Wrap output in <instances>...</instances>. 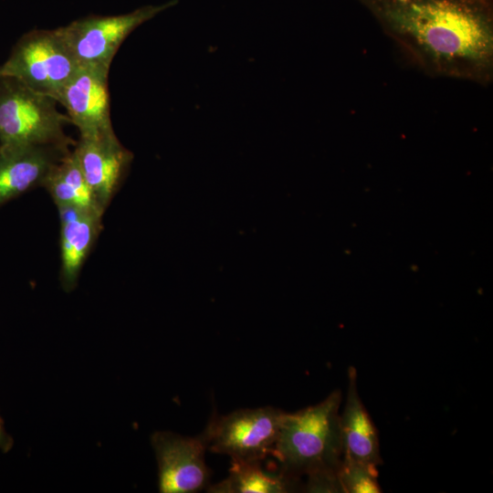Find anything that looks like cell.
Masks as SVG:
<instances>
[{"mask_svg": "<svg viewBox=\"0 0 493 493\" xmlns=\"http://www.w3.org/2000/svg\"><path fill=\"white\" fill-rule=\"evenodd\" d=\"M284 414L270 406L236 410L213 417L202 435L214 453L261 462L273 452Z\"/></svg>", "mask_w": 493, "mask_h": 493, "instance_id": "5", "label": "cell"}, {"mask_svg": "<svg viewBox=\"0 0 493 493\" xmlns=\"http://www.w3.org/2000/svg\"><path fill=\"white\" fill-rule=\"evenodd\" d=\"M79 67L58 29L33 30L14 46L0 75L55 100Z\"/></svg>", "mask_w": 493, "mask_h": 493, "instance_id": "4", "label": "cell"}, {"mask_svg": "<svg viewBox=\"0 0 493 493\" xmlns=\"http://www.w3.org/2000/svg\"><path fill=\"white\" fill-rule=\"evenodd\" d=\"M57 103L21 81L0 75V145L73 144L65 133L70 120Z\"/></svg>", "mask_w": 493, "mask_h": 493, "instance_id": "3", "label": "cell"}, {"mask_svg": "<svg viewBox=\"0 0 493 493\" xmlns=\"http://www.w3.org/2000/svg\"><path fill=\"white\" fill-rule=\"evenodd\" d=\"M158 465L161 493H194L206 488L209 471L203 435L183 436L169 431L155 432L151 438Z\"/></svg>", "mask_w": 493, "mask_h": 493, "instance_id": "7", "label": "cell"}, {"mask_svg": "<svg viewBox=\"0 0 493 493\" xmlns=\"http://www.w3.org/2000/svg\"><path fill=\"white\" fill-rule=\"evenodd\" d=\"M43 185L58 206L69 205L104 212L87 183L73 151L52 168Z\"/></svg>", "mask_w": 493, "mask_h": 493, "instance_id": "14", "label": "cell"}, {"mask_svg": "<svg viewBox=\"0 0 493 493\" xmlns=\"http://www.w3.org/2000/svg\"><path fill=\"white\" fill-rule=\"evenodd\" d=\"M13 438L6 432L4 422L0 417V450L7 453L13 446Z\"/></svg>", "mask_w": 493, "mask_h": 493, "instance_id": "17", "label": "cell"}, {"mask_svg": "<svg viewBox=\"0 0 493 493\" xmlns=\"http://www.w3.org/2000/svg\"><path fill=\"white\" fill-rule=\"evenodd\" d=\"M69 146L0 145V205L42 184Z\"/></svg>", "mask_w": 493, "mask_h": 493, "instance_id": "10", "label": "cell"}, {"mask_svg": "<svg viewBox=\"0 0 493 493\" xmlns=\"http://www.w3.org/2000/svg\"><path fill=\"white\" fill-rule=\"evenodd\" d=\"M423 73L488 85L493 22L486 0H361Z\"/></svg>", "mask_w": 493, "mask_h": 493, "instance_id": "1", "label": "cell"}, {"mask_svg": "<svg viewBox=\"0 0 493 493\" xmlns=\"http://www.w3.org/2000/svg\"><path fill=\"white\" fill-rule=\"evenodd\" d=\"M73 152L98 204L105 210L119 187L132 154L113 129L80 135Z\"/></svg>", "mask_w": 493, "mask_h": 493, "instance_id": "9", "label": "cell"}, {"mask_svg": "<svg viewBox=\"0 0 493 493\" xmlns=\"http://www.w3.org/2000/svg\"><path fill=\"white\" fill-rule=\"evenodd\" d=\"M349 385L340 415L342 458L372 466L381 463L378 435L357 390L354 367L348 372Z\"/></svg>", "mask_w": 493, "mask_h": 493, "instance_id": "12", "label": "cell"}, {"mask_svg": "<svg viewBox=\"0 0 493 493\" xmlns=\"http://www.w3.org/2000/svg\"><path fill=\"white\" fill-rule=\"evenodd\" d=\"M341 400L337 390L315 405L284 414L271 454L280 470L297 477L339 467L342 457Z\"/></svg>", "mask_w": 493, "mask_h": 493, "instance_id": "2", "label": "cell"}, {"mask_svg": "<svg viewBox=\"0 0 493 493\" xmlns=\"http://www.w3.org/2000/svg\"><path fill=\"white\" fill-rule=\"evenodd\" d=\"M169 5L146 6L121 16L83 18L59 27L58 31L79 66L95 65L110 68L126 37Z\"/></svg>", "mask_w": 493, "mask_h": 493, "instance_id": "6", "label": "cell"}, {"mask_svg": "<svg viewBox=\"0 0 493 493\" xmlns=\"http://www.w3.org/2000/svg\"><path fill=\"white\" fill-rule=\"evenodd\" d=\"M58 208L60 218L61 279L64 288L70 291L100 233L103 212L69 205Z\"/></svg>", "mask_w": 493, "mask_h": 493, "instance_id": "11", "label": "cell"}, {"mask_svg": "<svg viewBox=\"0 0 493 493\" xmlns=\"http://www.w3.org/2000/svg\"><path fill=\"white\" fill-rule=\"evenodd\" d=\"M338 468H324L308 474V492H343Z\"/></svg>", "mask_w": 493, "mask_h": 493, "instance_id": "16", "label": "cell"}, {"mask_svg": "<svg viewBox=\"0 0 493 493\" xmlns=\"http://www.w3.org/2000/svg\"><path fill=\"white\" fill-rule=\"evenodd\" d=\"M297 477L282 470L268 472L261 462L232 460L229 474L221 482L208 487L212 493H286L297 488Z\"/></svg>", "mask_w": 493, "mask_h": 493, "instance_id": "13", "label": "cell"}, {"mask_svg": "<svg viewBox=\"0 0 493 493\" xmlns=\"http://www.w3.org/2000/svg\"><path fill=\"white\" fill-rule=\"evenodd\" d=\"M109 68L79 66L55 97L80 135L113 129L110 116Z\"/></svg>", "mask_w": 493, "mask_h": 493, "instance_id": "8", "label": "cell"}, {"mask_svg": "<svg viewBox=\"0 0 493 493\" xmlns=\"http://www.w3.org/2000/svg\"><path fill=\"white\" fill-rule=\"evenodd\" d=\"M338 474L345 493H379L376 466L342 458Z\"/></svg>", "mask_w": 493, "mask_h": 493, "instance_id": "15", "label": "cell"}]
</instances>
